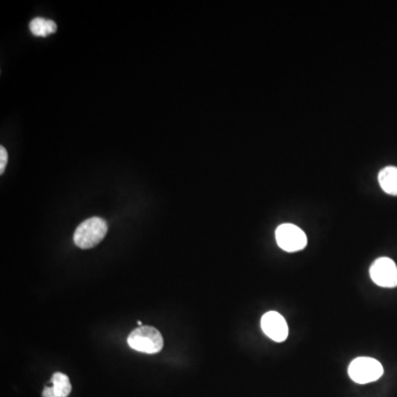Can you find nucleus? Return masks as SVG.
I'll return each mask as SVG.
<instances>
[{
  "label": "nucleus",
  "mask_w": 397,
  "mask_h": 397,
  "mask_svg": "<svg viewBox=\"0 0 397 397\" xmlns=\"http://www.w3.org/2000/svg\"><path fill=\"white\" fill-rule=\"evenodd\" d=\"M379 183L387 195H397V167L383 168L379 173Z\"/></svg>",
  "instance_id": "nucleus-7"
},
{
  "label": "nucleus",
  "mask_w": 397,
  "mask_h": 397,
  "mask_svg": "<svg viewBox=\"0 0 397 397\" xmlns=\"http://www.w3.org/2000/svg\"><path fill=\"white\" fill-rule=\"evenodd\" d=\"M276 242L282 251L299 252L307 246V235L297 225L285 223L276 229Z\"/></svg>",
  "instance_id": "nucleus-4"
},
{
  "label": "nucleus",
  "mask_w": 397,
  "mask_h": 397,
  "mask_svg": "<svg viewBox=\"0 0 397 397\" xmlns=\"http://www.w3.org/2000/svg\"><path fill=\"white\" fill-rule=\"evenodd\" d=\"M370 276L373 282L380 287H397V266L391 258H377L371 266Z\"/></svg>",
  "instance_id": "nucleus-5"
},
{
  "label": "nucleus",
  "mask_w": 397,
  "mask_h": 397,
  "mask_svg": "<svg viewBox=\"0 0 397 397\" xmlns=\"http://www.w3.org/2000/svg\"><path fill=\"white\" fill-rule=\"evenodd\" d=\"M349 376L357 384H367L375 382L384 373L383 365L373 357H357L350 363L347 369Z\"/></svg>",
  "instance_id": "nucleus-3"
},
{
  "label": "nucleus",
  "mask_w": 397,
  "mask_h": 397,
  "mask_svg": "<svg viewBox=\"0 0 397 397\" xmlns=\"http://www.w3.org/2000/svg\"><path fill=\"white\" fill-rule=\"evenodd\" d=\"M42 397H58L55 395L54 391H53L52 386L45 387V390L42 392Z\"/></svg>",
  "instance_id": "nucleus-11"
},
{
  "label": "nucleus",
  "mask_w": 397,
  "mask_h": 397,
  "mask_svg": "<svg viewBox=\"0 0 397 397\" xmlns=\"http://www.w3.org/2000/svg\"><path fill=\"white\" fill-rule=\"evenodd\" d=\"M263 333L275 343H284L289 335L287 321L280 313L268 311L260 319Z\"/></svg>",
  "instance_id": "nucleus-6"
},
{
  "label": "nucleus",
  "mask_w": 397,
  "mask_h": 397,
  "mask_svg": "<svg viewBox=\"0 0 397 397\" xmlns=\"http://www.w3.org/2000/svg\"><path fill=\"white\" fill-rule=\"evenodd\" d=\"M8 163V154L7 150L5 149L4 146L0 147V173H4L5 171L6 166Z\"/></svg>",
  "instance_id": "nucleus-10"
},
{
  "label": "nucleus",
  "mask_w": 397,
  "mask_h": 397,
  "mask_svg": "<svg viewBox=\"0 0 397 397\" xmlns=\"http://www.w3.org/2000/svg\"><path fill=\"white\" fill-rule=\"evenodd\" d=\"M29 27H30L33 35H37V37H47L51 33H54L58 29L54 21H48L45 18H35L33 21H31Z\"/></svg>",
  "instance_id": "nucleus-8"
},
{
  "label": "nucleus",
  "mask_w": 397,
  "mask_h": 397,
  "mask_svg": "<svg viewBox=\"0 0 397 397\" xmlns=\"http://www.w3.org/2000/svg\"><path fill=\"white\" fill-rule=\"evenodd\" d=\"M142 321H138L137 325L139 326V327H142Z\"/></svg>",
  "instance_id": "nucleus-12"
},
{
  "label": "nucleus",
  "mask_w": 397,
  "mask_h": 397,
  "mask_svg": "<svg viewBox=\"0 0 397 397\" xmlns=\"http://www.w3.org/2000/svg\"><path fill=\"white\" fill-rule=\"evenodd\" d=\"M127 343L138 352L155 355L163 347V338L159 330L149 326H142L130 333Z\"/></svg>",
  "instance_id": "nucleus-2"
},
{
  "label": "nucleus",
  "mask_w": 397,
  "mask_h": 397,
  "mask_svg": "<svg viewBox=\"0 0 397 397\" xmlns=\"http://www.w3.org/2000/svg\"><path fill=\"white\" fill-rule=\"evenodd\" d=\"M53 391L55 395L58 397H68L72 391V385H71L70 380H69L68 375L63 374V373H54L52 379Z\"/></svg>",
  "instance_id": "nucleus-9"
},
{
  "label": "nucleus",
  "mask_w": 397,
  "mask_h": 397,
  "mask_svg": "<svg viewBox=\"0 0 397 397\" xmlns=\"http://www.w3.org/2000/svg\"><path fill=\"white\" fill-rule=\"evenodd\" d=\"M108 225L102 217H93L79 225L73 235L75 245L82 250H88L100 244L108 234Z\"/></svg>",
  "instance_id": "nucleus-1"
}]
</instances>
